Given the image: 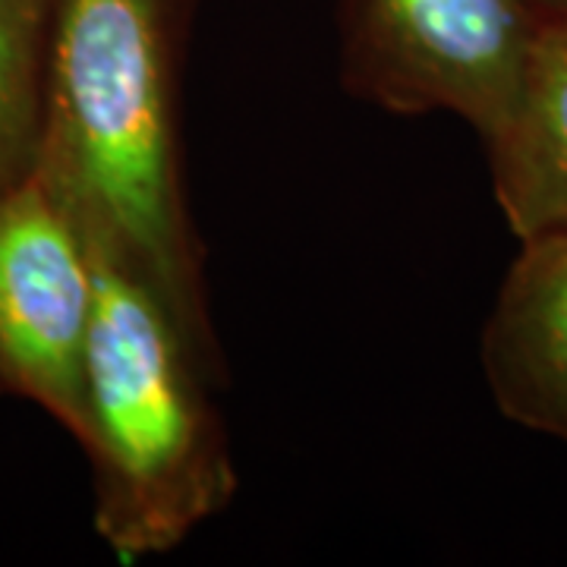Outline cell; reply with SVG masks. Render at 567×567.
Listing matches in <instances>:
<instances>
[{"instance_id":"8992f818","label":"cell","mask_w":567,"mask_h":567,"mask_svg":"<svg viewBox=\"0 0 567 567\" xmlns=\"http://www.w3.org/2000/svg\"><path fill=\"white\" fill-rule=\"evenodd\" d=\"M483 145L511 234L529 240L567 230V13L543 10L505 111Z\"/></svg>"},{"instance_id":"6da1fadb","label":"cell","mask_w":567,"mask_h":567,"mask_svg":"<svg viewBox=\"0 0 567 567\" xmlns=\"http://www.w3.org/2000/svg\"><path fill=\"white\" fill-rule=\"evenodd\" d=\"M196 0H58L39 174L89 244L130 265L224 369L183 171V61Z\"/></svg>"},{"instance_id":"5b68a950","label":"cell","mask_w":567,"mask_h":567,"mask_svg":"<svg viewBox=\"0 0 567 567\" xmlns=\"http://www.w3.org/2000/svg\"><path fill=\"white\" fill-rule=\"evenodd\" d=\"M480 353L507 420L567 442V230L520 240Z\"/></svg>"},{"instance_id":"277c9868","label":"cell","mask_w":567,"mask_h":567,"mask_svg":"<svg viewBox=\"0 0 567 567\" xmlns=\"http://www.w3.org/2000/svg\"><path fill=\"white\" fill-rule=\"evenodd\" d=\"M95 287L89 237L39 174L0 196V398L41 406L76 442Z\"/></svg>"},{"instance_id":"3957f363","label":"cell","mask_w":567,"mask_h":567,"mask_svg":"<svg viewBox=\"0 0 567 567\" xmlns=\"http://www.w3.org/2000/svg\"><path fill=\"white\" fill-rule=\"evenodd\" d=\"M539 20L533 0H347L341 82L391 114H457L483 140Z\"/></svg>"},{"instance_id":"ba28073f","label":"cell","mask_w":567,"mask_h":567,"mask_svg":"<svg viewBox=\"0 0 567 567\" xmlns=\"http://www.w3.org/2000/svg\"><path fill=\"white\" fill-rule=\"evenodd\" d=\"M539 10H548V13H567V0H533Z\"/></svg>"},{"instance_id":"7a4b0ae2","label":"cell","mask_w":567,"mask_h":567,"mask_svg":"<svg viewBox=\"0 0 567 567\" xmlns=\"http://www.w3.org/2000/svg\"><path fill=\"white\" fill-rule=\"evenodd\" d=\"M92 246V244H89ZM85 347V432L95 529L123 561L167 555L230 505L237 466L212 391L224 372L162 293L95 249Z\"/></svg>"},{"instance_id":"52a82bcc","label":"cell","mask_w":567,"mask_h":567,"mask_svg":"<svg viewBox=\"0 0 567 567\" xmlns=\"http://www.w3.org/2000/svg\"><path fill=\"white\" fill-rule=\"evenodd\" d=\"M58 0H0V196L39 167Z\"/></svg>"}]
</instances>
